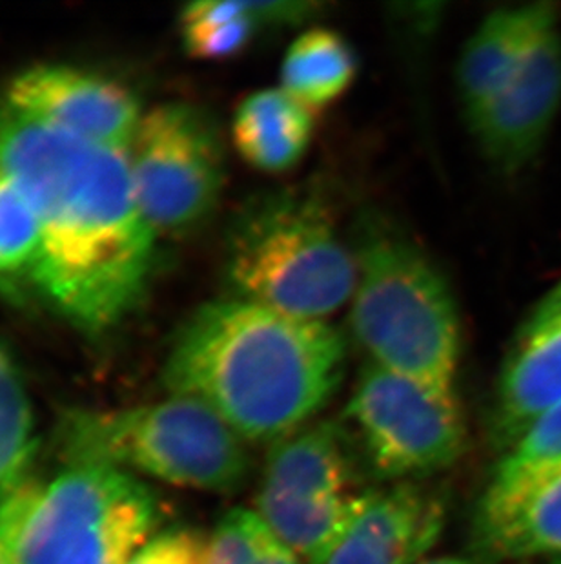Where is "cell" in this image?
I'll return each instance as SVG.
<instances>
[{"instance_id":"9","label":"cell","mask_w":561,"mask_h":564,"mask_svg":"<svg viewBox=\"0 0 561 564\" xmlns=\"http://www.w3.org/2000/svg\"><path fill=\"white\" fill-rule=\"evenodd\" d=\"M8 110L69 138L127 150L144 110L130 88L64 64L24 69L8 88Z\"/></svg>"},{"instance_id":"27","label":"cell","mask_w":561,"mask_h":564,"mask_svg":"<svg viewBox=\"0 0 561 564\" xmlns=\"http://www.w3.org/2000/svg\"><path fill=\"white\" fill-rule=\"evenodd\" d=\"M552 564H561V557H557V561H554Z\"/></svg>"},{"instance_id":"19","label":"cell","mask_w":561,"mask_h":564,"mask_svg":"<svg viewBox=\"0 0 561 564\" xmlns=\"http://www.w3.org/2000/svg\"><path fill=\"white\" fill-rule=\"evenodd\" d=\"M41 249L37 213L26 192L0 171V291L19 294L32 285Z\"/></svg>"},{"instance_id":"14","label":"cell","mask_w":561,"mask_h":564,"mask_svg":"<svg viewBox=\"0 0 561 564\" xmlns=\"http://www.w3.org/2000/svg\"><path fill=\"white\" fill-rule=\"evenodd\" d=\"M558 22L560 6L551 0L505 6L480 22L458 63V91L466 119L507 85L541 35Z\"/></svg>"},{"instance_id":"13","label":"cell","mask_w":561,"mask_h":564,"mask_svg":"<svg viewBox=\"0 0 561 564\" xmlns=\"http://www.w3.org/2000/svg\"><path fill=\"white\" fill-rule=\"evenodd\" d=\"M446 502L413 482L366 491L324 564H421L446 527Z\"/></svg>"},{"instance_id":"18","label":"cell","mask_w":561,"mask_h":564,"mask_svg":"<svg viewBox=\"0 0 561 564\" xmlns=\"http://www.w3.org/2000/svg\"><path fill=\"white\" fill-rule=\"evenodd\" d=\"M35 447V419L26 383L0 344V496L28 479Z\"/></svg>"},{"instance_id":"23","label":"cell","mask_w":561,"mask_h":564,"mask_svg":"<svg viewBox=\"0 0 561 564\" xmlns=\"http://www.w3.org/2000/svg\"><path fill=\"white\" fill-rule=\"evenodd\" d=\"M128 564H213L210 538L190 528L155 533Z\"/></svg>"},{"instance_id":"10","label":"cell","mask_w":561,"mask_h":564,"mask_svg":"<svg viewBox=\"0 0 561 564\" xmlns=\"http://www.w3.org/2000/svg\"><path fill=\"white\" fill-rule=\"evenodd\" d=\"M561 108V28H549L507 85L469 121L483 158L516 174L546 144Z\"/></svg>"},{"instance_id":"15","label":"cell","mask_w":561,"mask_h":564,"mask_svg":"<svg viewBox=\"0 0 561 564\" xmlns=\"http://www.w3.org/2000/svg\"><path fill=\"white\" fill-rule=\"evenodd\" d=\"M349 435L336 422H316L274 442L266 457L260 491L323 502L358 496Z\"/></svg>"},{"instance_id":"25","label":"cell","mask_w":561,"mask_h":564,"mask_svg":"<svg viewBox=\"0 0 561 564\" xmlns=\"http://www.w3.org/2000/svg\"><path fill=\"white\" fill-rule=\"evenodd\" d=\"M421 564H487L482 560H472V557H435V560L424 561Z\"/></svg>"},{"instance_id":"4","label":"cell","mask_w":561,"mask_h":564,"mask_svg":"<svg viewBox=\"0 0 561 564\" xmlns=\"http://www.w3.org/2000/svg\"><path fill=\"white\" fill-rule=\"evenodd\" d=\"M354 251L312 191L263 192L239 208L224 243V280L233 299L323 319L352 300Z\"/></svg>"},{"instance_id":"3","label":"cell","mask_w":561,"mask_h":564,"mask_svg":"<svg viewBox=\"0 0 561 564\" xmlns=\"http://www.w3.org/2000/svg\"><path fill=\"white\" fill-rule=\"evenodd\" d=\"M354 256L350 327L369 364L455 393L460 316L440 267L416 241L376 218L363 221Z\"/></svg>"},{"instance_id":"16","label":"cell","mask_w":561,"mask_h":564,"mask_svg":"<svg viewBox=\"0 0 561 564\" xmlns=\"http://www.w3.org/2000/svg\"><path fill=\"white\" fill-rule=\"evenodd\" d=\"M316 113L283 88H265L244 97L232 119L233 147L255 171H290L307 154Z\"/></svg>"},{"instance_id":"2","label":"cell","mask_w":561,"mask_h":564,"mask_svg":"<svg viewBox=\"0 0 561 564\" xmlns=\"http://www.w3.org/2000/svg\"><path fill=\"white\" fill-rule=\"evenodd\" d=\"M349 347L334 325L224 296L180 325L163 382L174 397L216 411L239 437L274 442L329 404Z\"/></svg>"},{"instance_id":"8","label":"cell","mask_w":561,"mask_h":564,"mask_svg":"<svg viewBox=\"0 0 561 564\" xmlns=\"http://www.w3.org/2000/svg\"><path fill=\"white\" fill-rule=\"evenodd\" d=\"M372 471L413 482L449 468L465 452V422L455 393L366 364L346 404Z\"/></svg>"},{"instance_id":"21","label":"cell","mask_w":561,"mask_h":564,"mask_svg":"<svg viewBox=\"0 0 561 564\" xmlns=\"http://www.w3.org/2000/svg\"><path fill=\"white\" fill-rule=\"evenodd\" d=\"M260 26L250 17L244 2V11L227 21L199 22L180 26V37L186 54L199 61L232 59L249 48Z\"/></svg>"},{"instance_id":"5","label":"cell","mask_w":561,"mask_h":564,"mask_svg":"<svg viewBox=\"0 0 561 564\" xmlns=\"http://www.w3.org/2000/svg\"><path fill=\"white\" fill-rule=\"evenodd\" d=\"M54 437L66 466H101L190 490L232 494L249 475L243 438L216 411L186 397L64 410Z\"/></svg>"},{"instance_id":"11","label":"cell","mask_w":561,"mask_h":564,"mask_svg":"<svg viewBox=\"0 0 561 564\" xmlns=\"http://www.w3.org/2000/svg\"><path fill=\"white\" fill-rule=\"evenodd\" d=\"M474 524L477 544L499 560L561 557V464L498 468Z\"/></svg>"},{"instance_id":"26","label":"cell","mask_w":561,"mask_h":564,"mask_svg":"<svg viewBox=\"0 0 561 564\" xmlns=\"http://www.w3.org/2000/svg\"><path fill=\"white\" fill-rule=\"evenodd\" d=\"M0 564H19L16 563L15 555L11 552L10 544L6 541L2 528H0Z\"/></svg>"},{"instance_id":"6","label":"cell","mask_w":561,"mask_h":564,"mask_svg":"<svg viewBox=\"0 0 561 564\" xmlns=\"http://www.w3.org/2000/svg\"><path fill=\"white\" fill-rule=\"evenodd\" d=\"M160 505L133 475L66 466L0 496V528L19 564H128L154 538Z\"/></svg>"},{"instance_id":"12","label":"cell","mask_w":561,"mask_h":564,"mask_svg":"<svg viewBox=\"0 0 561 564\" xmlns=\"http://www.w3.org/2000/svg\"><path fill=\"white\" fill-rule=\"evenodd\" d=\"M561 402V282L519 324L494 399V432L513 446L525 430Z\"/></svg>"},{"instance_id":"22","label":"cell","mask_w":561,"mask_h":564,"mask_svg":"<svg viewBox=\"0 0 561 564\" xmlns=\"http://www.w3.org/2000/svg\"><path fill=\"white\" fill-rule=\"evenodd\" d=\"M554 464H561V402L525 430L499 468L530 469Z\"/></svg>"},{"instance_id":"1","label":"cell","mask_w":561,"mask_h":564,"mask_svg":"<svg viewBox=\"0 0 561 564\" xmlns=\"http://www.w3.org/2000/svg\"><path fill=\"white\" fill-rule=\"evenodd\" d=\"M0 171L37 213L33 288L75 329L107 335L143 299L160 238L139 207L127 154L8 110Z\"/></svg>"},{"instance_id":"24","label":"cell","mask_w":561,"mask_h":564,"mask_svg":"<svg viewBox=\"0 0 561 564\" xmlns=\"http://www.w3.org/2000/svg\"><path fill=\"white\" fill-rule=\"evenodd\" d=\"M246 10L261 28L302 26L307 22L318 19L324 10L319 2H305V0H280V2H246Z\"/></svg>"},{"instance_id":"20","label":"cell","mask_w":561,"mask_h":564,"mask_svg":"<svg viewBox=\"0 0 561 564\" xmlns=\"http://www.w3.org/2000/svg\"><path fill=\"white\" fill-rule=\"evenodd\" d=\"M213 564H302L255 510L233 508L210 535Z\"/></svg>"},{"instance_id":"17","label":"cell","mask_w":561,"mask_h":564,"mask_svg":"<svg viewBox=\"0 0 561 564\" xmlns=\"http://www.w3.org/2000/svg\"><path fill=\"white\" fill-rule=\"evenodd\" d=\"M355 75L358 59L349 41L334 30L310 28L286 50L280 88L318 113L350 90Z\"/></svg>"},{"instance_id":"7","label":"cell","mask_w":561,"mask_h":564,"mask_svg":"<svg viewBox=\"0 0 561 564\" xmlns=\"http://www.w3.org/2000/svg\"><path fill=\"white\" fill-rule=\"evenodd\" d=\"M124 154L139 207L157 236L188 235L218 208L223 141L201 108L165 102L144 112Z\"/></svg>"}]
</instances>
